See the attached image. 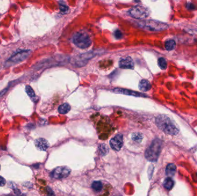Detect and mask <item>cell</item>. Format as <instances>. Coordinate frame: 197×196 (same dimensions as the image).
Masks as SVG:
<instances>
[{"instance_id":"cell-1","label":"cell","mask_w":197,"mask_h":196,"mask_svg":"<svg viewBox=\"0 0 197 196\" xmlns=\"http://www.w3.org/2000/svg\"><path fill=\"white\" fill-rule=\"evenodd\" d=\"M156 123L159 129L170 135H176L179 129L175 123L166 115H159L156 119Z\"/></svg>"},{"instance_id":"cell-2","label":"cell","mask_w":197,"mask_h":196,"mask_svg":"<svg viewBox=\"0 0 197 196\" xmlns=\"http://www.w3.org/2000/svg\"><path fill=\"white\" fill-rule=\"evenodd\" d=\"M162 144L161 140L159 138L154 139L145 153L146 159L150 162H156L158 159L161 153Z\"/></svg>"},{"instance_id":"cell-3","label":"cell","mask_w":197,"mask_h":196,"mask_svg":"<svg viewBox=\"0 0 197 196\" xmlns=\"http://www.w3.org/2000/svg\"><path fill=\"white\" fill-rule=\"evenodd\" d=\"M137 24L139 27L145 29L146 30L157 32L161 31L168 28V25L163 22L153 20H147L137 22Z\"/></svg>"},{"instance_id":"cell-4","label":"cell","mask_w":197,"mask_h":196,"mask_svg":"<svg viewBox=\"0 0 197 196\" xmlns=\"http://www.w3.org/2000/svg\"><path fill=\"white\" fill-rule=\"evenodd\" d=\"M73 42L78 48L81 49L89 47L91 45V39L89 36L84 32H78L74 35Z\"/></svg>"},{"instance_id":"cell-5","label":"cell","mask_w":197,"mask_h":196,"mask_svg":"<svg viewBox=\"0 0 197 196\" xmlns=\"http://www.w3.org/2000/svg\"><path fill=\"white\" fill-rule=\"evenodd\" d=\"M100 51H93L88 53H84L81 55H79L76 57H74L73 59V65L74 67H81L88 62L89 60H90L92 57H95L99 54Z\"/></svg>"},{"instance_id":"cell-6","label":"cell","mask_w":197,"mask_h":196,"mask_svg":"<svg viewBox=\"0 0 197 196\" xmlns=\"http://www.w3.org/2000/svg\"><path fill=\"white\" fill-rule=\"evenodd\" d=\"M30 53V50H23L16 52L7 61L6 65L7 66H10L23 61L28 57Z\"/></svg>"},{"instance_id":"cell-7","label":"cell","mask_w":197,"mask_h":196,"mask_svg":"<svg viewBox=\"0 0 197 196\" xmlns=\"http://www.w3.org/2000/svg\"><path fill=\"white\" fill-rule=\"evenodd\" d=\"M129 14L131 17L137 19H144L148 17V9L142 5H137L129 10Z\"/></svg>"},{"instance_id":"cell-8","label":"cell","mask_w":197,"mask_h":196,"mask_svg":"<svg viewBox=\"0 0 197 196\" xmlns=\"http://www.w3.org/2000/svg\"><path fill=\"white\" fill-rule=\"evenodd\" d=\"M70 173V169L66 166H61L55 168L51 173V176L56 179L66 178Z\"/></svg>"},{"instance_id":"cell-9","label":"cell","mask_w":197,"mask_h":196,"mask_svg":"<svg viewBox=\"0 0 197 196\" xmlns=\"http://www.w3.org/2000/svg\"><path fill=\"white\" fill-rule=\"evenodd\" d=\"M110 146L111 148L115 151H119L123 146V135L119 134L116 135L113 138L111 139Z\"/></svg>"},{"instance_id":"cell-10","label":"cell","mask_w":197,"mask_h":196,"mask_svg":"<svg viewBox=\"0 0 197 196\" xmlns=\"http://www.w3.org/2000/svg\"><path fill=\"white\" fill-rule=\"evenodd\" d=\"M112 91L114 93H118V94H125L127 96H134V97H148V96L146 95L144 93H139L137 91H133L128 89H122V88H116L113 89Z\"/></svg>"},{"instance_id":"cell-11","label":"cell","mask_w":197,"mask_h":196,"mask_svg":"<svg viewBox=\"0 0 197 196\" xmlns=\"http://www.w3.org/2000/svg\"><path fill=\"white\" fill-rule=\"evenodd\" d=\"M119 65V67L122 68L133 69L134 68L133 61L130 57H127L120 59Z\"/></svg>"},{"instance_id":"cell-12","label":"cell","mask_w":197,"mask_h":196,"mask_svg":"<svg viewBox=\"0 0 197 196\" xmlns=\"http://www.w3.org/2000/svg\"><path fill=\"white\" fill-rule=\"evenodd\" d=\"M36 147L40 151H46L49 147L48 142L44 138H39L35 142Z\"/></svg>"},{"instance_id":"cell-13","label":"cell","mask_w":197,"mask_h":196,"mask_svg":"<svg viewBox=\"0 0 197 196\" xmlns=\"http://www.w3.org/2000/svg\"><path fill=\"white\" fill-rule=\"evenodd\" d=\"M176 171V166L173 163H169L165 168V174L168 177H173Z\"/></svg>"},{"instance_id":"cell-14","label":"cell","mask_w":197,"mask_h":196,"mask_svg":"<svg viewBox=\"0 0 197 196\" xmlns=\"http://www.w3.org/2000/svg\"><path fill=\"white\" fill-rule=\"evenodd\" d=\"M139 89L141 91L144 92L148 91L151 89V85L148 80H142L139 82Z\"/></svg>"},{"instance_id":"cell-15","label":"cell","mask_w":197,"mask_h":196,"mask_svg":"<svg viewBox=\"0 0 197 196\" xmlns=\"http://www.w3.org/2000/svg\"><path fill=\"white\" fill-rule=\"evenodd\" d=\"M70 110V106L67 103H64L58 107V112L59 113L65 115Z\"/></svg>"},{"instance_id":"cell-16","label":"cell","mask_w":197,"mask_h":196,"mask_svg":"<svg viewBox=\"0 0 197 196\" xmlns=\"http://www.w3.org/2000/svg\"><path fill=\"white\" fill-rule=\"evenodd\" d=\"M164 187L167 189V190H171L172 189V187L174 185V181L173 179L170 178V177H167L163 182Z\"/></svg>"},{"instance_id":"cell-17","label":"cell","mask_w":197,"mask_h":196,"mask_svg":"<svg viewBox=\"0 0 197 196\" xmlns=\"http://www.w3.org/2000/svg\"><path fill=\"white\" fill-rule=\"evenodd\" d=\"M99 152L100 155L102 156H104L106 154H107L109 152L108 147L106 146L105 144H100L99 147Z\"/></svg>"},{"instance_id":"cell-18","label":"cell","mask_w":197,"mask_h":196,"mask_svg":"<svg viewBox=\"0 0 197 196\" xmlns=\"http://www.w3.org/2000/svg\"><path fill=\"white\" fill-rule=\"evenodd\" d=\"M176 46V43L173 40H168L165 43V48L168 51H171L173 50Z\"/></svg>"},{"instance_id":"cell-19","label":"cell","mask_w":197,"mask_h":196,"mask_svg":"<svg viewBox=\"0 0 197 196\" xmlns=\"http://www.w3.org/2000/svg\"><path fill=\"white\" fill-rule=\"evenodd\" d=\"M92 187L95 191H100L103 188V184L100 181H94L92 184Z\"/></svg>"},{"instance_id":"cell-20","label":"cell","mask_w":197,"mask_h":196,"mask_svg":"<svg viewBox=\"0 0 197 196\" xmlns=\"http://www.w3.org/2000/svg\"><path fill=\"white\" fill-rule=\"evenodd\" d=\"M158 65L161 69L165 70L167 67V63L164 57H160L158 60Z\"/></svg>"},{"instance_id":"cell-21","label":"cell","mask_w":197,"mask_h":196,"mask_svg":"<svg viewBox=\"0 0 197 196\" xmlns=\"http://www.w3.org/2000/svg\"><path fill=\"white\" fill-rule=\"evenodd\" d=\"M132 139L136 142H138V143H140L141 142L142 140L143 139V135L140 133H138V132H136V133H134L132 135Z\"/></svg>"},{"instance_id":"cell-22","label":"cell","mask_w":197,"mask_h":196,"mask_svg":"<svg viewBox=\"0 0 197 196\" xmlns=\"http://www.w3.org/2000/svg\"><path fill=\"white\" fill-rule=\"evenodd\" d=\"M25 91L26 93H27V94L30 97H34L35 96V92H34V90L32 89V88L30 86H26L25 87Z\"/></svg>"},{"instance_id":"cell-23","label":"cell","mask_w":197,"mask_h":196,"mask_svg":"<svg viewBox=\"0 0 197 196\" xmlns=\"http://www.w3.org/2000/svg\"><path fill=\"white\" fill-rule=\"evenodd\" d=\"M59 9L63 14H66L69 10V8L65 4H59Z\"/></svg>"},{"instance_id":"cell-24","label":"cell","mask_w":197,"mask_h":196,"mask_svg":"<svg viewBox=\"0 0 197 196\" xmlns=\"http://www.w3.org/2000/svg\"><path fill=\"white\" fill-rule=\"evenodd\" d=\"M154 170V166L153 165H150L148 168V176H149V179H150L152 175H153V172Z\"/></svg>"},{"instance_id":"cell-25","label":"cell","mask_w":197,"mask_h":196,"mask_svg":"<svg viewBox=\"0 0 197 196\" xmlns=\"http://www.w3.org/2000/svg\"><path fill=\"white\" fill-rule=\"evenodd\" d=\"M114 35H115V37H116V38L118 39H119L122 38V32H120L119 30H118V29L116 30V32H115V33H114Z\"/></svg>"},{"instance_id":"cell-26","label":"cell","mask_w":197,"mask_h":196,"mask_svg":"<svg viewBox=\"0 0 197 196\" xmlns=\"http://www.w3.org/2000/svg\"><path fill=\"white\" fill-rule=\"evenodd\" d=\"M186 7H187L188 9L189 10H194L196 8V7H195V6L194 5V4H192L191 3H188L187 5H186Z\"/></svg>"},{"instance_id":"cell-27","label":"cell","mask_w":197,"mask_h":196,"mask_svg":"<svg viewBox=\"0 0 197 196\" xmlns=\"http://www.w3.org/2000/svg\"><path fill=\"white\" fill-rule=\"evenodd\" d=\"M47 196H55L53 190L50 187H47Z\"/></svg>"},{"instance_id":"cell-28","label":"cell","mask_w":197,"mask_h":196,"mask_svg":"<svg viewBox=\"0 0 197 196\" xmlns=\"http://www.w3.org/2000/svg\"><path fill=\"white\" fill-rule=\"evenodd\" d=\"M5 180L4 178L0 176V187H3L5 184Z\"/></svg>"},{"instance_id":"cell-29","label":"cell","mask_w":197,"mask_h":196,"mask_svg":"<svg viewBox=\"0 0 197 196\" xmlns=\"http://www.w3.org/2000/svg\"></svg>"}]
</instances>
